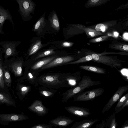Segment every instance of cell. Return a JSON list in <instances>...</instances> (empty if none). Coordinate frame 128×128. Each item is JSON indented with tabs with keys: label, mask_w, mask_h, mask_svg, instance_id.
Returning a JSON list of instances; mask_svg holds the SVG:
<instances>
[{
	"label": "cell",
	"mask_w": 128,
	"mask_h": 128,
	"mask_svg": "<svg viewBox=\"0 0 128 128\" xmlns=\"http://www.w3.org/2000/svg\"><path fill=\"white\" fill-rule=\"evenodd\" d=\"M101 84L100 81L94 80L89 76H84L76 85L68 90L65 92L62 98V102H66L74 95L84 91L86 88Z\"/></svg>",
	"instance_id": "6da1fadb"
},
{
	"label": "cell",
	"mask_w": 128,
	"mask_h": 128,
	"mask_svg": "<svg viewBox=\"0 0 128 128\" xmlns=\"http://www.w3.org/2000/svg\"><path fill=\"white\" fill-rule=\"evenodd\" d=\"M94 62L102 64L112 68H120L125 62L118 58L116 56H108L96 53H89Z\"/></svg>",
	"instance_id": "7a4b0ae2"
},
{
	"label": "cell",
	"mask_w": 128,
	"mask_h": 128,
	"mask_svg": "<svg viewBox=\"0 0 128 128\" xmlns=\"http://www.w3.org/2000/svg\"><path fill=\"white\" fill-rule=\"evenodd\" d=\"M104 92V88L94 89L80 92L73 96V100L76 102L92 100L101 95Z\"/></svg>",
	"instance_id": "3957f363"
},
{
	"label": "cell",
	"mask_w": 128,
	"mask_h": 128,
	"mask_svg": "<svg viewBox=\"0 0 128 128\" xmlns=\"http://www.w3.org/2000/svg\"><path fill=\"white\" fill-rule=\"evenodd\" d=\"M29 118L22 112L20 114H0V124L4 126L8 125L10 122L22 121Z\"/></svg>",
	"instance_id": "277c9868"
},
{
	"label": "cell",
	"mask_w": 128,
	"mask_h": 128,
	"mask_svg": "<svg viewBox=\"0 0 128 128\" xmlns=\"http://www.w3.org/2000/svg\"><path fill=\"white\" fill-rule=\"evenodd\" d=\"M128 90V85L119 87L103 108L102 112L104 113L111 108L113 105L120 98L123 94Z\"/></svg>",
	"instance_id": "5b68a950"
},
{
	"label": "cell",
	"mask_w": 128,
	"mask_h": 128,
	"mask_svg": "<svg viewBox=\"0 0 128 128\" xmlns=\"http://www.w3.org/2000/svg\"><path fill=\"white\" fill-rule=\"evenodd\" d=\"M28 108L40 116H45L48 113L49 110L43 104L42 101L40 100H34Z\"/></svg>",
	"instance_id": "8992f818"
},
{
	"label": "cell",
	"mask_w": 128,
	"mask_h": 128,
	"mask_svg": "<svg viewBox=\"0 0 128 128\" xmlns=\"http://www.w3.org/2000/svg\"><path fill=\"white\" fill-rule=\"evenodd\" d=\"M74 60V57L70 56L56 58L48 64L42 67L41 69H46L58 65L65 64Z\"/></svg>",
	"instance_id": "52a82bcc"
},
{
	"label": "cell",
	"mask_w": 128,
	"mask_h": 128,
	"mask_svg": "<svg viewBox=\"0 0 128 128\" xmlns=\"http://www.w3.org/2000/svg\"><path fill=\"white\" fill-rule=\"evenodd\" d=\"M64 108L69 113L79 117H88L91 114L88 109L84 107L70 106L65 107Z\"/></svg>",
	"instance_id": "ba28073f"
},
{
	"label": "cell",
	"mask_w": 128,
	"mask_h": 128,
	"mask_svg": "<svg viewBox=\"0 0 128 128\" xmlns=\"http://www.w3.org/2000/svg\"><path fill=\"white\" fill-rule=\"evenodd\" d=\"M19 5V9L21 14L24 16L29 14L33 10V2L30 0H16Z\"/></svg>",
	"instance_id": "9c48e42d"
},
{
	"label": "cell",
	"mask_w": 128,
	"mask_h": 128,
	"mask_svg": "<svg viewBox=\"0 0 128 128\" xmlns=\"http://www.w3.org/2000/svg\"><path fill=\"white\" fill-rule=\"evenodd\" d=\"M74 121L70 118L64 116H58L50 120L49 122L52 125L60 128L68 126Z\"/></svg>",
	"instance_id": "30bf717a"
},
{
	"label": "cell",
	"mask_w": 128,
	"mask_h": 128,
	"mask_svg": "<svg viewBox=\"0 0 128 128\" xmlns=\"http://www.w3.org/2000/svg\"><path fill=\"white\" fill-rule=\"evenodd\" d=\"M41 82L49 85H58L63 84V82L60 80L57 75H46L40 78Z\"/></svg>",
	"instance_id": "8fae6325"
},
{
	"label": "cell",
	"mask_w": 128,
	"mask_h": 128,
	"mask_svg": "<svg viewBox=\"0 0 128 128\" xmlns=\"http://www.w3.org/2000/svg\"><path fill=\"white\" fill-rule=\"evenodd\" d=\"M100 121L98 119H89L76 122L70 128H90L94 124Z\"/></svg>",
	"instance_id": "7c38bea8"
},
{
	"label": "cell",
	"mask_w": 128,
	"mask_h": 128,
	"mask_svg": "<svg viewBox=\"0 0 128 128\" xmlns=\"http://www.w3.org/2000/svg\"><path fill=\"white\" fill-rule=\"evenodd\" d=\"M81 72L79 71L68 76L66 78L69 85L72 86L76 85L81 79Z\"/></svg>",
	"instance_id": "4fadbf2b"
},
{
	"label": "cell",
	"mask_w": 128,
	"mask_h": 128,
	"mask_svg": "<svg viewBox=\"0 0 128 128\" xmlns=\"http://www.w3.org/2000/svg\"><path fill=\"white\" fill-rule=\"evenodd\" d=\"M79 67L82 70L100 74H105L106 72V70L105 69L96 66L82 65Z\"/></svg>",
	"instance_id": "5bb4252c"
},
{
	"label": "cell",
	"mask_w": 128,
	"mask_h": 128,
	"mask_svg": "<svg viewBox=\"0 0 128 128\" xmlns=\"http://www.w3.org/2000/svg\"><path fill=\"white\" fill-rule=\"evenodd\" d=\"M22 61H18L11 65L12 70L15 76H20L22 75Z\"/></svg>",
	"instance_id": "9a60e30c"
},
{
	"label": "cell",
	"mask_w": 128,
	"mask_h": 128,
	"mask_svg": "<svg viewBox=\"0 0 128 128\" xmlns=\"http://www.w3.org/2000/svg\"><path fill=\"white\" fill-rule=\"evenodd\" d=\"M0 104L16 107L15 102L8 95L0 92Z\"/></svg>",
	"instance_id": "2e32d148"
},
{
	"label": "cell",
	"mask_w": 128,
	"mask_h": 128,
	"mask_svg": "<svg viewBox=\"0 0 128 128\" xmlns=\"http://www.w3.org/2000/svg\"><path fill=\"white\" fill-rule=\"evenodd\" d=\"M57 56H54L42 59L34 64L32 66V69L33 70H36L41 68L56 58Z\"/></svg>",
	"instance_id": "e0dca14e"
},
{
	"label": "cell",
	"mask_w": 128,
	"mask_h": 128,
	"mask_svg": "<svg viewBox=\"0 0 128 128\" xmlns=\"http://www.w3.org/2000/svg\"><path fill=\"white\" fill-rule=\"evenodd\" d=\"M116 114L114 112L105 120L106 128H116L118 125L115 117Z\"/></svg>",
	"instance_id": "ac0fdd59"
},
{
	"label": "cell",
	"mask_w": 128,
	"mask_h": 128,
	"mask_svg": "<svg viewBox=\"0 0 128 128\" xmlns=\"http://www.w3.org/2000/svg\"><path fill=\"white\" fill-rule=\"evenodd\" d=\"M128 100V93H127L121 98L114 108V113L116 114L118 113L122 110V107L125 102Z\"/></svg>",
	"instance_id": "d6986e66"
},
{
	"label": "cell",
	"mask_w": 128,
	"mask_h": 128,
	"mask_svg": "<svg viewBox=\"0 0 128 128\" xmlns=\"http://www.w3.org/2000/svg\"><path fill=\"white\" fill-rule=\"evenodd\" d=\"M5 56L8 58L13 55L16 51L15 45L12 43L6 44L4 46Z\"/></svg>",
	"instance_id": "ffe728a7"
},
{
	"label": "cell",
	"mask_w": 128,
	"mask_h": 128,
	"mask_svg": "<svg viewBox=\"0 0 128 128\" xmlns=\"http://www.w3.org/2000/svg\"><path fill=\"white\" fill-rule=\"evenodd\" d=\"M10 18L8 13L4 9L0 8V32H2L4 23L6 20Z\"/></svg>",
	"instance_id": "44dd1931"
},
{
	"label": "cell",
	"mask_w": 128,
	"mask_h": 128,
	"mask_svg": "<svg viewBox=\"0 0 128 128\" xmlns=\"http://www.w3.org/2000/svg\"><path fill=\"white\" fill-rule=\"evenodd\" d=\"M108 0H89L85 4L86 8L98 6L108 2Z\"/></svg>",
	"instance_id": "7402d4cb"
},
{
	"label": "cell",
	"mask_w": 128,
	"mask_h": 128,
	"mask_svg": "<svg viewBox=\"0 0 128 128\" xmlns=\"http://www.w3.org/2000/svg\"><path fill=\"white\" fill-rule=\"evenodd\" d=\"M51 26L54 30L58 31L60 29V24L57 16L54 12L52 17L49 19Z\"/></svg>",
	"instance_id": "603a6c76"
},
{
	"label": "cell",
	"mask_w": 128,
	"mask_h": 128,
	"mask_svg": "<svg viewBox=\"0 0 128 128\" xmlns=\"http://www.w3.org/2000/svg\"><path fill=\"white\" fill-rule=\"evenodd\" d=\"M109 48L122 51L128 52V46L126 44L120 43L113 44L110 46Z\"/></svg>",
	"instance_id": "cb8c5ba5"
},
{
	"label": "cell",
	"mask_w": 128,
	"mask_h": 128,
	"mask_svg": "<svg viewBox=\"0 0 128 128\" xmlns=\"http://www.w3.org/2000/svg\"><path fill=\"white\" fill-rule=\"evenodd\" d=\"M42 46L41 41L36 40L30 47L28 51L29 55H31L36 53Z\"/></svg>",
	"instance_id": "d4e9b609"
},
{
	"label": "cell",
	"mask_w": 128,
	"mask_h": 128,
	"mask_svg": "<svg viewBox=\"0 0 128 128\" xmlns=\"http://www.w3.org/2000/svg\"><path fill=\"white\" fill-rule=\"evenodd\" d=\"M83 30L88 37L90 38L103 34L100 32H98L92 28H86Z\"/></svg>",
	"instance_id": "484cf974"
},
{
	"label": "cell",
	"mask_w": 128,
	"mask_h": 128,
	"mask_svg": "<svg viewBox=\"0 0 128 128\" xmlns=\"http://www.w3.org/2000/svg\"><path fill=\"white\" fill-rule=\"evenodd\" d=\"M93 59L91 55L89 54L80 58L78 60L73 62H69L64 64H78L84 62L92 60Z\"/></svg>",
	"instance_id": "4316f807"
},
{
	"label": "cell",
	"mask_w": 128,
	"mask_h": 128,
	"mask_svg": "<svg viewBox=\"0 0 128 128\" xmlns=\"http://www.w3.org/2000/svg\"><path fill=\"white\" fill-rule=\"evenodd\" d=\"M45 24L44 18L43 16L36 23L33 30L34 31H38L40 30L44 26Z\"/></svg>",
	"instance_id": "83f0119b"
},
{
	"label": "cell",
	"mask_w": 128,
	"mask_h": 128,
	"mask_svg": "<svg viewBox=\"0 0 128 128\" xmlns=\"http://www.w3.org/2000/svg\"><path fill=\"white\" fill-rule=\"evenodd\" d=\"M4 83L8 86H10L12 82L10 75L8 70L5 68L4 70Z\"/></svg>",
	"instance_id": "f1b7e54d"
},
{
	"label": "cell",
	"mask_w": 128,
	"mask_h": 128,
	"mask_svg": "<svg viewBox=\"0 0 128 128\" xmlns=\"http://www.w3.org/2000/svg\"><path fill=\"white\" fill-rule=\"evenodd\" d=\"M55 53L53 49H49L43 52H42L39 54L36 57L34 60H36L38 58L53 54Z\"/></svg>",
	"instance_id": "f546056e"
},
{
	"label": "cell",
	"mask_w": 128,
	"mask_h": 128,
	"mask_svg": "<svg viewBox=\"0 0 128 128\" xmlns=\"http://www.w3.org/2000/svg\"><path fill=\"white\" fill-rule=\"evenodd\" d=\"M110 26H108L107 24L102 23L99 24H97L95 27V30L98 32H104L107 30Z\"/></svg>",
	"instance_id": "4dcf8cb0"
},
{
	"label": "cell",
	"mask_w": 128,
	"mask_h": 128,
	"mask_svg": "<svg viewBox=\"0 0 128 128\" xmlns=\"http://www.w3.org/2000/svg\"><path fill=\"white\" fill-rule=\"evenodd\" d=\"M110 37V36L108 35H104L90 40H89V42L92 43L99 42L107 40Z\"/></svg>",
	"instance_id": "1f68e13d"
},
{
	"label": "cell",
	"mask_w": 128,
	"mask_h": 128,
	"mask_svg": "<svg viewBox=\"0 0 128 128\" xmlns=\"http://www.w3.org/2000/svg\"><path fill=\"white\" fill-rule=\"evenodd\" d=\"M3 68L0 61V87L4 88V86Z\"/></svg>",
	"instance_id": "d6a6232c"
},
{
	"label": "cell",
	"mask_w": 128,
	"mask_h": 128,
	"mask_svg": "<svg viewBox=\"0 0 128 128\" xmlns=\"http://www.w3.org/2000/svg\"><path fill=\"white\" fill-rule=\"evenodd\" d=\"M30 128H52V125L44 124L35 125Z\"/></svg>",
	"instance_id": "836d02e7"
},
{
	"label": "cell",
	"mask_w": 128,
	"mask_h": 128,
	"mask_svg": "<svg viewBox=\"0 0 128 128\" xmlns=\"http://www.w3.org/2000/svg\"><path fill=\"white\" fill-rule=\"evenodd\" d=\"M40 94L46 97H49L53 94L52 92L45 90L42 91L40 92Z\"/></svg>",
	"instance_id": "e575fe53"
},
{
	"label": "cell",
	"mask_w": 128,
	"mask_h": 128,
	"mask_svg": "<svg viewBox=\"0 0 128 128\" xmlns=\"http://www.w3.org/2000/svg\"><path fill=\"white\" fill-rule=\"evenodd\" d=\"M105 120H103L101 122L97 124L94 128H105Z\"/></svg>",
	"instance_id": "d590c367"
},
{
	"label": "cell",
	"mask_w": 128,
	"mask_h": 128,
	"mask_svg": "<svg viewBox=\"0 0 128 128\" xmlns=\"http://www.w3.org/2000/svg\"><path fill=\"white\" fill-rule=\"evenodd\" d=\"M29 90V87L28 86H24L21 89V92L22 95H25L28 92Z\"/></svg>",
	"instance_id": "8d00e7d4"
},
{
	"label": "cell",
	"mask_w": 128,
	"mask_h": 128,
	"mask_svg": "<svg viewBox=\"0 0 128 128\" xmlns=\"http://www.w3.org/2000/svg\"><path fill=\"white\" fill-rule=\"evenodd\" d=\"M73 42H63L62 44V46L64 47H68L71 46L73 44Z\"/></svg>",
	"instance_id": "74e56055"
},
{
	"label": "cell",
	"mask_w": 128,
	"mask_h": 128,
	"mask_svg": "<svg viewBox=\"0 0 128 128\" xmlns=\"http://www.w3.org/2000/svg\"><path fill=\"white\" fill-rule=\"evenodd\" d=\"M120 128H128V120L126 121Z\"/></svg>",
	"instance_id": "f35d334b"
},
{
	"label": "cell",
	"mask_w": 128,
	"mask_h": 128,
	"mask_svg": "<svg viewBox=\"0 0 128 128\" xmlns=\"http://www.w3.org/2000/svg\"><path fill=\"white\" fill-rule=\"evenodd\" d=\"M128 106V100H127L124 103L122 107V110L126 106Z\"/></svg>",
	"instance_id": "ab89813d"
},
{
	"label": "cell",
	"mask_w": 128,
	"mask_h": 128,
	"mask_svg": "<svg viewBox=\"0 0 128 128\" xmlns=\"http://www.w3.org/2000/svg\"><path fill=\"white\" fill-rule=\"evenodd\" d=\"M128 33L127 32L125 33L123 35V38L125 40H128Z\"/></svg>",
	"instance_id": "60d3db41"
},
{
	"label": "cell",
	"mask_w": 128,
	"mask_h": 128,
	"mask_svg": "<svg viewBox=\"0 0 128 128\" xmlns=\"http://www.w3.org/2000/svg\"><path fill=\"white\" fill-rule=\"evenodd\" d=\"M28 76L30 79H32L33 78V76L32 74L30 72H29L28 74Z\"/></svg>",
	"instance_id": "b9f144b4"
},
{
	"label": "cell",
	"mask_w": 128,
	"mask_h": 128,
	"mask_svg": "<svg viewBox=\"0 0 128 128\" xmlns=\"http://www.w3.org/2000/svg\"><path fill=\"white\" fill-rule=\"evenodd\" d=\"M114 36L115 37H117L118 36V32H114Z\"/></svg>",
	"instance_id": "7bdbcfd3"
}]
</instances>
